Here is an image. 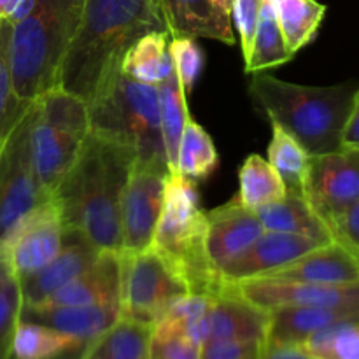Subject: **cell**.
Listing matches in <instances>:
<instances>
[{
    "instance_id": "obj_17",
    "label": "cell",
    "mask_w": 359,
    "mask_h": 359,
    "mask_svg": "<svg viewBox=\"0 0 359 359\" xmlns=\"http://www.w3.org/2000/svg\"><path fill=\"white\" fill-rule=\"evenodd\" d=\"M269 330L270 311L248 300L238 291L237 284H228L219 294L210 298L203 344L223 340H258L266 344Z\"/></svg>"
},
{
    "instance_id": "obj_11",
    "label": "cell",
    "mask_w": 359,
    "mask_h": 359,
    "mask_svg": "<svg viewBox=\"0 0 359 359\" xmlns=\"http://www.w3.org/2000/svg\"><path fill=\"white\" fill-rule=\"evenodd\" d=\"M304 196L332 231L337 219L359 200V147L309 156Z\"/></svg>"
},
{
    "instance_id": "obj_21",
    "label": "cell",
    "mask_w": 359,
    "mask_h": 359,
    "mask_svg": "<svg viewBox=\"0 0 359 359\" xmlns=\"http://www.w3.org/2000/svg\"><path fill=\"white\" fill-rule=\"evenodd\" d=\"M359 307H279L270 311L266 347L300 346L314 333L358 321Z\"/></svg>"
},
{
    "instance_id": "obj_42",
    "label": "cell",
    "mask_w": 359,
    "mask_h": 359,
    "mask_svg": "<svg viewBox=\"0 0 359 359\" xmlns=\"http://www.w3.org/2000/svg\"><path fill=\"white\" fill-rule=\"evenodd\" d=\"M342 147H359V90L342 133Z\"/></svg>"
},
{
    "instance_id": "obj_5",
    "label": "cell",
    "mask_w": 359,
    "mask_h": 359,
    "mask_svg": "<svg viewBox=\"0 0 359 359\" xmlns=\"http://www.w3.org/2000/svg\"><path fill=\"white\" fill-rule=\"evenodd\" d=\"M205 210L193 181L172 174L165 188L160 219L151 248L167 258L188 284L189 293L216 297L228 283L209 258Z\"/></svg>"
},
{
    "instance_id": "obj_2",
    "label": "cell",
    "mask_w": 359,
    "mask_h": 359,
    "mask_svg": "<svg viewBox=\"0 0 359 359\" xmlns=\"http://www.w3.org/2000/svg\"><path fill=\"white\" fill-rule=\"evenodd\" d=\"M149 32H168L160 0H84L58 86L88 104L100 84L121 69L125 53Z\"/></svg>"
},
{
    "instance_id": "obj_15",
    "label": "cell",
    "mask_w": 359,
    "mask_h": 359,
    "mask_svg": "<svg viewBox=\"0 0 359 359\" xmlns=\"http://www.w3.org/2000/svg\"><path fill=\"white\" fill-rule=\"evenodd\" d=\"M98 249L84 237L81 231L74 228L63 230V244L58 255L46 263L42 269L20 277L21 298L23 307H35L48 300L53 293L62 290L76 277L86 272L95 263Z\"/></svg>"
},
{
    "instance_id": "obj_35",
    "label": "cell",
    "mask_w": 359,
    "mask_h": 359,
    "mask_svg": "<svg viewBox=\"0 0 359 359\" xmlns=\"http://www.w3.org/2000/svg\"><path fill=\"white\" fill-rule=\"evenodd\" d=\"M9 37L11 23L7 20L2 21L0 27V153L6 144L7 137L13 132L18 119L27 111L28 102H23L14 93L13 79L9 70Z\"/></svg>"
},
{
    "instance_id": "obj_28",
    "label": "cell",
    "mask_w": 359,
    "mask_h": 359,
    "mask_svg": "<svg viewBox=\"0 0 359 359\" xmlns=\"http://www.w3.org/2000/svg\"><path fill=\"white\" fill-rule=\"evenodd\" d=\"M84 344L69 333L21 319L14 333L11 359H55Z\"/></svg>"
},
{
    "instance_id": "obj_23",
    "label": "cell",
    "mask_w": 359,
    "mask_h": 359,
    "mask_svg": "<svg viewBox=\"0 0 359 359\" xmlns=\"http://www.w3.org/2000/svg\"><path fill=\"white\" fill-rule=\"evenodd\" d=\"M151 340V326L119 318L84 344L79 359H149Z\"/></svg>"
},
{
    "instance_id": "obj_18",
    "label": "cell",
    "mask_w": 359,
    "mask_h": 359,
    "mask_svg": "<svg viewBox=\"0 0 359 359\" xmlns=\"http://www.w3.org/2000/svg\"><path fill=\"white\" fill-rule=\"evenodd\" d=\"M121 305V255L100 251L93 265L35 307H76V305Z\"/></svg>"
},
{
    "instance_id": "obj_41",
    "label": "cell",
    "mask_w": 359,
    "mask_h": 359,
    "mask_svg": "<svg viewBox=\"0 0 359 359\" xmlns=\"http://www.w3.org/2000/svg\"><path fill=\"white\" fill-rule=\"evenodd\" d=\"M332 237L359 259V200L337 219L332 226Z\"/></svg>"
},
{
    "instance_id": "obj_34",
    "label": "cell",
    "mask_w": 359,
    "mask_h": 359,
    "mask_svg": "<svg viewBox=\"0 0 359 359\" xmlns=\"http://www.w3.org/2000/svg\"><path fill=\"white\" fill-rule=\"evenodd\" d=\"M298 347L311 359H359V319L314 333Z\"/></svg>"
},
{
    "instance_id": "obj_25",
    "label": "cell",
    "mask_w": 359,
    "mask_h": 359,
    "mask_svg": "<svg viewBox=\"0 0 359 359\" xmlns=\"http://www.w3.org/2000/svg\"><path fill=\"white\" fill-rule=\"evenodd\" d=\"M170 39L168 32H149L140 37L121 62V72L140 83L158 84L163 83L174 72V62L170 55Z\"/></svg>"
},
{
    "instance_id": "obj_37",
    "label": "cell",
    "mask_w": 359,
    "mask_h": 359,
    "mask_svg": "<svg viewBox=\"0 0 359 359\" xmlns=\"http://www.w3.org/2000/svg\"><path fill=\"white\" fill-rule=\"evenodd\" d=\"M168 48H170L172 62H174L179 83H181L184 93L188 95L203 69V51L196 44L195 39L188 37H172Z\"/></svg>"
},
{
    "instance_id": "obj_10",
    "label": "cell",
    "mask_w": 359,
    "mask_h": 359,
    "mask_svg": "<svg viewBox=\"0 0 359 359\" xmlns=\"http://www.w3.org/2000/svg\"><path fill=\"white\" fill-rule=\"evenodd\" d=\"M170 175V167L165 160H135L119 207V252L135 255L151 248Z\"/></svg>"
},
{
    "instance_id": "obj_33",
    "label": "cell",
    "mask_w": 359,
    "mask_h": 359,
    "mask_svg": "<svg viewBox=\"0 0 359 359\" xmlns=\"http://www.w3.org/2000/svg\"><path fill=\"white\" fill-rule=\"evenodd\" d=\"M269 163L279 174L286 193L304 195L309 154L304 147L277 125H272V140L269 146Z\"/></svg>"
},
{
    "instance_id": "obj_44",
    "label": "cell",
    "mask_w": 359,
    "mask_h": 359,
    "mask_svg": "<svg viewBox=\"0 0 359 359\" xmlns=\"http://www.w3.org/2000/svg\"><path fill=\"white\" fill-rule=\"evenodd\" d=\"M23 0H0V20H11Z\"/></svg>"
},
{
    "instance_id": "obj_3",
    "label": "cell",
    "mask_w": 359,
    "mask_h": 359,
    "mask_svg": "<svg viewBox=\"0 0 359 359\" xmlns=\"http://www.w3.org/2000/svg\"><path fill=\"white\" fill-rule=\"evenodd\" d=\"M83 7L84 0H23L7 20L11 79L20 100L30 104L58 86L60 69Z\"/></svg>"
},
{
    "instance_id": "obj_46",
    "label": "cell",
    "mask_w": 359,
    "mask_h": 359,
    "mask_svg": "<svg viewBox=\"0 0 359 359\" xmlns=\"http://www.w3.org/2000/svg\"><path fill=\"white\" fill-rule=\"evenodd\" d=\"M216 2L219 4V6L223 7V9L226 11V13L231 14V7H233V0H216Z\"/></svg>"
},
{
    "instance_id": "obj_8",
    "label": "cell",
    "mask_w": 359,
    "mask_h": 359,
    "mask_svg": "<svg viewBox=\"0 0 359 359\" xmlns=\"http://www.w3.org/2000/svg\"><path fill=\"white\" fill-rule=\"evenodd\" d=\"M121 255V318L154 328L174 302L189 293L174 265L153 248Z\"/></svg>"
},
{
    "instance_id": "obj_6",
    "label": "cell",
    "mask_w": 359,
    "mask_h": 359,
    "mask_svg": "<svg viewBox=\"0 0 359 359\" xmlns=\"http://www.w3.org/2000/svg\"><path fill=\"white\" fill-rule=\"evenodd\" d=\"M91 132L128 144L137 160H165L158 86L132 79L118 69L88 102Z\"/></svg>"
},
{
    "instance_id": "obj_7",
    "label": "cell",
    "mask_w": 359,
    "mask_h": 359,
    "mask_svg": "<svg viewBox=\"0 0 359 359\" xmlns=\"http://www.w3.org/2000/svg\"><path fill=\"white\" fill-rule=\"evenodd\" d=\"M88 104L56 86L34 102L30 149L35 174L49 196L69 172L90 133Z\"/></svg>"
},
{
    "instance_id": "obj_31",
    "label": "cell",
    "mask_w": 359,
    "mask_h": 359,
    "mask_svg": "<svg viewBox=\"0 0 359 359\" xmlns=\"http://www.w3.org/2000/svg\"><path fill=\"white\" fill-rule=\"evenodd\" d=\"M238 198L248 209L259 210L286 196V186L269 160L251 154L238 172Z\"/></svg>"
},
{
    "instance_id": "obj_14",
    "label": "cell",
    "mask_w": 359,
    "mask_h": 359,
    "mask_svg": "<svg viewBox=\"0 0 359 359\" xmlns=\"http://www.w3.org/2000/svg\"><path fill=\"white\" fill-rule=\"evenodd\" d=\"M328 242L283 231H263L244 252L219 270L224 283L238 284L259 279Z\"/></svg>"
},
{
    "instance_id": "obj_22",
    "label": "cell",
    "mask_w": 359,
    "mask_h": 359,
    "mask_svg": "<svg viewBox=\"0 0 359 359\" xmlns=\"http://www.w3.org/2000/svg\"><path fill=\"white\" fill-rule=\"evenodd\" d=\"M121 318L119 304L76 305V307H23V321L41 323L77 339L91 340Z\"/></svg>"
},
{
    "instance_id": "obj_12",
    "label": "cell",
    "mask_w": 359,
    "mask_h": 359,
    "mask_svg": "<svg viewBox=\"0 0 359 359\" xmlns=\"http://www.w3.org/2000/svg\"><path fill=\"white\" fill-rule=\"evenodd\" d=\"M63 221L53 198L25 214L4 242L11 272L20 279L42 269L60 252Z\"/></svg>"
},
{
    "instance_id": "obj_30",
    "label": "cell",
    "mask_w": 359,
    "mask_h": 359,
    "mask_svg": "<svg viewBox=\"0 0 359 359\" xmlns=\"http://www.w3.org/2000/svg\"><path fill=\"white\" fill-rule=\"evenodd\" d=\"M284 41L291 55H297L318 34L326 6L318 0H272Z\"/></svg>"
},
{
    "instance_id": "obj_43",
    "label": "cell",
    "mask_w": 359,
    "mask_h": 359,
    "mask_svg": "<svg viewBox=\"0 0 359 359\" xmlns=\"http://www.w3.org/2000/svg\"><path fill=\"white\" fill-rule=\"evenodd\" d=\"M262 359H311L298 346L266 347L265 356Z\"/></svg>"
},
{
    "instance_id": "obj_47",
    "label": "cell",
    "mask_w": 359,
    "mask_h": 359,
    "mask_svg": "<svg viewBox=\"0 0 359 359\" xmlns=\"http://www.w3.org/2000/svg\"><path fill=\"white\" fill-rule=\"evenodd\" d=\"M2 21H4V20H0V27H2Z\"/></svg>"
},
{
    "instance_id": "obj_29",
    "label": "cell",
    "mask_w": 359,
    "mask_h": 359,
    "mask_svg": "<svg viewBox=\"0 0 359 359\" xmlns=\"http://www.w3.org/2000/svg\"><path fill=\"white\" fill-rule=\"evenodd\" d=\"M158 97H160V126L165 156H167L170 172L175 174L179 144H181L182 132H184V126L189 119L186 93L179 83L175 70L168 79L158 84Z\"/></svg>"
},
{
    "instance_id": "obj_45",
    "label": "cell",
    "mask_w": 359,
    "mask_h": 359,
    "mask_svg": "<svg viewBox=\"0 0 359 359\" xmlns=\"http://www.w3.org/2000/svg\"><path fill=\"white\" fill-rule=\"evenodd\" d=\"M11 266H9V262H7V256H6V251H4V245H0V280L6 279L7 276H11Z\"/></svg>"
},
{
    "instance_id": "obj_40",
    "label": "cell",
    "mask_w": 359,
    "mask_h": 359,
    "mask_svg": "<svg viewBox=\"0 0 359 359\" xmlns=\"http://www.w3.org/2000/svg\"><path fill=\"white\" fill-rule=\"evenodd\" d=\"M200 349L198 344L182 337L153 335L149 359H198Z\"/></svg>"
},
{
    "instance_id": "obj_9",
    "label": "cell",
    "mask_w": 359,
    "mask_h": 359,
    "mask_svg": "<svg viewBox=\"0 0 359 359\" xmlns=\"http://www.w3.org/2000/svg\"><path fill=\"white\" fill-rule=\"evenodd\" d=\"M32 114L34 102L18 119L0 153V245L25 214L51 198L39 182L32 161Z\"/></svg>"
},
{
    "instance_id": "obj_24",
    "label": "cell",
    "mask_w": 359,
    "mask_h": 359,
    "mask_svg": "<svg viewBox=\"0 0 359 359\" xmlns=\"http://www.w3.org/2000/svg\"><path fill=\"white\" fill-rule=\"evenodd\" d=\"M256 214L266 231L305 235V237L318 238L323 242L333 241L332 231L312 210L304 195L286 193L283 200L256 210Z\"/></svg>"
},
{
    "instance_id": "obj_16",
    "label": "cell",
    "mask_w": 359,
    "mask_h": 359,
    "mask_svg": "<svg viewBox=\"0 0 359 359\" xmlns=\"http://www.w3.org/2000/svg\"><path fill=\"white\" fill-rule=\"evenodd\" d=\"M205 221L207 252L217 270L244 252L265 231L256 210L248 209L238 196L205 210Z\"/></svg>"
},
{
    "instance_id": "obj_27",
    "label": "cell",
    "mask_w": 359,
    "mask_h": 359,
    "mask_svg": "<svg viewBox=\"0 0 359 359\" xmlns=\"http://www.w3.org/2000/svg\"><path fill=\"white\" fill-rule=\"evenodd\" d=\"M209 309V297L188 293L168 307L163 318L153 328V335L182 337L202 347L207 337Z\"/></svg>"
},
{
    "instance_id": "obj_4",
    "label": "cell",
    "mask_w": 359,
    "mask_h": 359,
    "mask_svg": "<svg viewBox=\"0 0 359 359\" xmlns=\"http://www.w3.org/2000/svg\"><path fill=\"white\" fill-rule=\"evenodd\" d=\"M358 90V81L305 86L263 72L256 74L249 84V91L272 125L293 137L309 156L342 147V133Z\"/></svg>"
},
{
    "instance_id": "obj_36",
    "label": "cell",
    "mask_w": 359,
    "mask_h": 359,
    "mask_svg": "<svg viewBox=\"0 0 359 359\" xmlns=\"http://www.w3.org/2000/svg\"><path fill=\"white\" fill-rule=\"evenodd\" d=\"M21 298L20 283L16 276L11 273L0 280V359H11L14 333L21 321Z\"/></svg>"
},
{
    "instance_id": "obj_19",
    "label": "cell",
    "mask_w": 359,
    "mask_h": 359,
    "mask_svg": "<svg viewBox=\"0 0 359 359\" xmlns=\"http://www.w3.org/2000/svg\"><path fill=\"white\" fill-rule=\"evenodd\" d=\"M259 279L311 284H354L359 283V259L342 244L332 241Z\"/></svg>"
},
{
    "instance_id": "obj_26",
    "label": "cell",
    "mask_w": 359,
    "mask_h": 359,
    "mask_svg": "<svg viewBox=\"0 0 359 359\" xmlns=\"http://www.w3.org/2000/svg\"><path fill=\"white\" fill-rule=\"evenodd\" d=\"M294 55L287 49L272 0H262L251 49L245 56V72H263L290 62Z\"/></svg>"
},
{
    "instance_id": "obj_20",
    "label": "cell",
    "mask_w": 359,
    "mask_h": 359,
    "mask_svg": "<svg viewBox=\"0 0 359 359\" xmlns=\"http://www.w3.org/2000/svg\"><path fill=\"white\" fill-rule=\"evenodd\" d=\"M160 4L172 37H205L235 44L231 14L216 0H160Z\"/></svg>"
},
{
    "instance_id": "obj_13",
    "label": "cell",
    "mask_w": 359,
    "mask_h": 359,
    "mask_svg": "<svg viewBox=\"0 0 359 359\" xmlns=\"http://www.w3.org/2000/svg\"><path fill=\"white\" fill-rule=\"evenodd\" d=\"M238 291L266 311L279 307H359V283L311 284L252 279L237 284Z\"/></svg>"
},
{
    "instance_id": "obj_38",
    "label": "cell",
    "mask_w": 359,
    "mask_h": 359,
    "mask_svg": "<svg viewBox=\"0 0 359 359\" xmlns=\"http://www.w3.org/2000/svg\"><path fill=\"white\" fill-rule=\"evenodd\" d=\"M266 344L258 340H223L203 344L198 359H262Z\"/></svg>"
},
{
    "instance_id": "obj_39",
    "label": "cell",
    "mask_w": 359,
    "mask_h": 359,
    "mask_svg": "<svg viewBox=\"0 0 359 359\" xmlns=\"http://www.w3.org/2000/svg\"><path fill=\"white\" fill-rule=\"evenodd\" d=\"M259 6H262V0H233V7H231V21H235V28L241 37L244 58L248 56L252 37H255Z\"/></svg>"
},
{
    "instance_id": "obj_32",
    "label": "cell",
    "mask_w": 359,
    "mask_h": 359,
    "mask_svg": "<svg viewBox=\"0 0 359 359\" xmlns=\"http://www.w3.org/2000/svg\"><path fill=\"white\" fill-rule=\"evenodd\" d=\"M217 163L219 156L210 135L198 123L189 118L179 144L175 174L196 182L209 177L217 168Z\"/></svg>"
},
{
    "instance_id": "obj_1",
    "label": "cell",
    "mask_w": 359,
    "mask_h": 359,
    "mask_svg": "<svg viewBox=\"0 0 359 359\" xmlns=\"http://www.w3.org/2000/svg\"><path fill=\"white\" fill-rule=\"evenodd\" d=\"M135 160L132 146L90 130L76 161L53 191L63 226L81 231L98 251L119 252L121 248L119 207Z\"/></svg>"
}]
</instances>
